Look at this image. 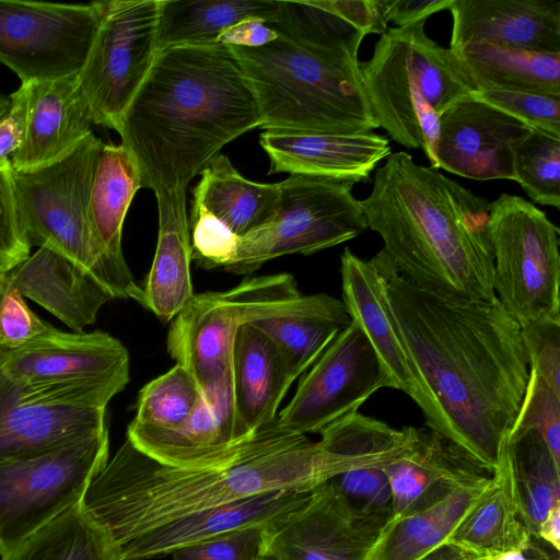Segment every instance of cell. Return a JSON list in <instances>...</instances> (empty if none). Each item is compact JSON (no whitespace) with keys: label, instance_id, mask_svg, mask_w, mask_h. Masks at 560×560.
Masks as SVG:
<instances>
[{"label":"cell","instance_id":"obj_48","mask_svg":"<svg viewBox=\"0 0 560 560\" xmlns=\"http://www.w3.org/2000/svg\"><path fill=\"white\" fill-rule=\"evenodd\" d=\"M453 0H383L387 23L402 27L425 22L431 15L448 10Z\"/></svg>","mask_w":560,"mask_h":560},{"label":"cell","instance_id":"obj_30","mask_svg":"<svg viewBox=\"0 0 560 560\" xmlns=\"http://www.w3.org/2000/svg\"><path fill=\"white\" fill-rule=\"evenodd\" d=\"M448 49L471 92L514 91L560 97V52L488 43Z\"/></svg>","mask_w":560,"mask_h":560},{"label":"cell","instance_id":"obj_36","mask_svg":"<svg viewBox=\"0 0 560 560\" xmlns=\"http://www.w3.org/2000/svg\"><path fill=\"white\" fill-rule=\"evenodd\" d=\"M1 560H120L108 535L80 503L39 528Z\"/></svg>","mask_w":560,"mask_h":560},{"label":"cell","instance_id":"obj_51","mask_svg":"<svg viewBox=\"0 0 560 560\" xmlns=\"http://www.w3.org/2000/svg\"><path fill=\"white\" fill-rule=\"evenodd\" d=\"M537 538L560 551V502L551 508L539 524Z\"/></svg>","mask_w":560,"mask_h":560},{"label":"cell","instance_id":"obj_46","mask_svg":"<svg viewBox=\"0 0 560 560\" xmlns=\"http://www.w3.org/2000/svg\"><path fill=\"white\" fill-rule=\"evenodd\" d=\"M262 527L238 529L176 550L173 560H257L262 550Z\"/></svg>","mask_w":560,"mask_h":560},{"label":"cell","instance_id":"obj_10","mask_svg":"<svg viewBox=\"0 0 560 560\" xmlns=\"http://www.w3.org/2000/svg\"><path fill=\"white\" fill-rule=\"evenodd\" d=\"M354 182L290 174L280 182L273 218L240 237L233 260L223 269L248 275L265 262L291 254L312 255L350 241L368 226L353 192Z\"/></svg>","mask_w":560,"mask_h":560},{"label":"cell","instance_id":"obj_27","mask_svg":"<svg viewBox=\"0 0 560 560\" xmlns=\"http://www.w3.org/2000/svg\"><path fill=\"white\" fill-rule=\"evenodd\" d=\"M384 472L392 491L395 521L455 485L489 471L442 434L429 428H415L409 451L386 466Z\"/></svg>","mask_w":560,"mask_h":560},{"label":"cell","instance_id":"obj_16","mask_svg":"<svg viewBox=\"0 0 560 560\" xmlns=\"http://www.w3.org/2000/svg\"><path fill=\"white\" fill-rule=\"evenodd\" d=\"M389 524L359 515L330 479L264 529L261 555L275 560H372Z\"/></svg>","mask_w":560,"mask_h":560},{"label":"cell","instance_id":"obj_20","mask_svg":"<svg viewBox=\"0 0 560 560\" xmlns=\"http://www.w3.org/2000/svg\"><path fill=\"white\" fill-rule=\"evenodd\" d=\"M15 92L23 108V132L11 158L13 170L27 172L57 162L92 133L78 74L21 83Z\"/></svg>","mask_w":560,"mask_h":560},{"label":"cell","instance_id":"obj_11","mask_svg":"<svg viewBox=\"0 0 560 560\" xmlns=\"http://www.w3.org/2000/svg\"><path fill=\"white\" fill-rule=\"evenodd\" d=\"M0 364L32 392L61 404L106 408L129 382V354L109 334L66 332L49 325L14 348H0Z\"/></svg>","mask_w":560,"mask_h":560},{"label":"cell","instance_id":"obj_19","mask_svg":"<svg viewBox=\"0 0 560 560\" xmlns=\"http://www.w3.org/2000/svg\"><path fill=\"white\" fill-rule=\"evenodd\" d=\"M435 168L476 179L514 180L511 143L532 129L471 95L440 114Z\"/></svg>","mask_w":560,"mask_h":560},{"label":"cell","instance_id":"obj_6","mask_svg":"<svg viewBox=\"0 0 560 560\" xmlns=\"http://www.w3.org/2000/svg\"><path fill=\"white\" fill-rule=\"evenodd\" d=\"M425 22L388 28L361 63L364 92L378 127L397 143L422 149L435 168L440 114L470 95L448 48L424 31Z\"/></svg>","mask_w":560,"mask_h":560},{"label":"cell","instance_id":"obj_50","mask_svg":"<svg viewBox=\"0 0 560 560\" xmlns=\"http://www.w3.org/2000/svg\"><path fill=\"white\" fill-rule=\"evenodd\" d=\"M9 112L0 118V170L11 166V158L21 144L23 132L22 103L13 92Z\"/></svg>","mask_w":560,"mask_h":560},{"label":"cell","instance_id":"obj_43","mask_svg":"<svg viewBox=\"0 0 560 560\" xmlns=\"http://www.w3.org/2000/svg\"><path fill=\"white\" fill-rule=\"evenodd\" d=\"M192 260L206 269H224L234 258L240 236L202 208H191Z\"/></svg>","mask_w":560,"mask_h":560},{"label":"cell","instance_id":"obj_53","mask_svg":"<svg viewBox=\"0 0 560 560\" xmlns=\"http://www.w3.org/2000/svg\"><path fill=\"white\" fill-rule=\"evenodd\" d=\"M537 542L538 538H534L532 545L526 550H510L483 560H535Z\"/></svg>","mask_w":560,"mask_h":560},{"label":"cell","instance_id":"obj_52","mask_svg":"<svg viewBox=\"0 0 560 560\" xmlns=\"http://www.w3.org/2000/svg\"><path fill=\"white\" fill-rule=\"evenodd\" d=\"M421 560H471L466 557L459 549L456 547L444 544L430 553H428Z\"/></svg>","mask_w":560,"mask_h":560},{"label":"cell","instance_id":"obj_35","mask_svg":"<svg viewBox=\"0 0 560 560\" xmlns=\"http://www.w3.org/2000/svg\"><path fill=\"white\" fill-rule=\"evenodd\" d=\"M351 323L345 303L337 299L331 305L317 311L275 315L250 324L272 340L295 381Z\"/></svg>","mask_w":560,"mask_h":560},{"label":"cell","instance_id":"obj_33","mask_svg":"<svg viewBox=\"0 0 560 560\" xmlns=\"http://www.w3.org/2000/svg\"><path fill=\"white\" fill-rule=\"evenodd\" d=\"M280 0H160L159 52L177 46L217 44L230 27L246 19L277 21Z\"/></svg>","mask_w":560,"mask_h":560},{"label":"cell","instance_id":"obj_57","mask_svg":"<svg viewBox=\"0 0 560 560\" xmlns=\"http://www.w3.org/2000/svg\"><path fill=\"white\" fill-rule=\"evenodd\" d=\"M257 560H275L273 558H271L270 556H267V555H260Z\"/></svg>","mask_w":560,"mask_h":560},{"label":"cell","instance_id":"obj_24","mask_svg":"<svg viewBox=\"0 0 560 560\" xmlns=\"http://www.w3.org/2000/svg\"><path fill=\"white\" fill-rule=\"evenodd\" d=\"M259 144L269 158V174H305L336 179L366 180L390 153L386 137L313 135L264 131Z\"/></svg>","mask_w":560,"mask_h":560},{"label":"cell","instance_id":"obj_41","mask_svg":"<svg viewBox=\"0 0 560 560\" xmlns=\"http://www.w3.org/2000/svg\"><path fill=\"white\" fill-rule=\"evenodd\" d=\"M332 481L359 515L377 522H392L393 498L383 468L350 470L332 478Z\"/></svg>","mask_w":560,"mask_h":560},{"label":"cell","instance_id":"obj_49","mask_svg":"<svg viewBox=\"0 0 560 560\" xmlns=\"http://www.w3.org/2000/svg\"><path fill=\"white\" fill-rule=\"evenodd\" d=\"M277 32L259 19H246L228 28L218 43L246 48L261 47L277 38Z\"/></svg>","mask_w":560,"mask_h":560},{"label":"cell","instance_id":"obj_7","mask_svg":"<svg viewBox=\"0 0 560 560\" xmlns=\"http://www.w3.org/2000/svg\"><path fill=\"white\" fill-rule=\"evenodd\" d=\"M103 143L92 132L57 162L27 172L12 168L18 212L31 247H46L63 256L113 299L142 304V288L127 262H117L104 253L90 222V190Z\"/></svg>","mask_w":560,"mask_h":560},{"label":"cell","instance_id":"obj_47","mask_svg":"<svg viewBox=\"0 0 560 560\" xmlns=\"http://www.w3.org/2000/svg\"><path fill=\"white\" fill-rule=\"evenodd\" d=\"M49 325L28 307L20 291L8 282L0 299V348L21 347L44 332Z\"/></svg>","mask_w":560,"mask_h":560},{"label":"cell","instance_id":"obj_26","mask_svg":"<svg viewBox=\"0 0 560 560\" xmlns=\"http://www.w3.org/2000/svg\"><path fill=\"white\" fill-rule=\"evenodd\" d=\"M10 285L74 332L95 323L101 307L113 296L89 273L46 247L30 255L7 273Z\"/></svg>","mask_w":560,"mask_h":560},{"label":"cell","instance_id":"obj_40","mask_svg":"<svg viewBox=\"0 0 560 560\" xmlns=\"http://www.w3.org/2000/svg\"><path fill=\"white\" fill-rule=\"evenodd\" d=\"M535 431L560 467V396L529 368L528 384L508 436Z\"/></svg>","mask_w":560,"mask_h":560},{"label":"cell","instance_id":"obj_17","mask_svg":"<svg viewBox=\"0 0 560 560\" xmlns=\"http://www.w3.org/2000/svg\"><path fill=\"white\" fill-rule=\"evenodd\" d=\"M393 268L383 249L363 260L346 247L340 257L342 302L375 351L387 387L407 394L422 411L427 427L436 432L435 405L412 363L388 301Z\"/></svg>","mask_w":560,"mask_h":560},{"label":"cell","instance_id":"obj_1","mask_svg":"<svg viewBox=\"0 0 560 560\" xmlns=\"http://www.w3.org/2000/svg\"><path fill=\"white\" fill-rule=\"evenodd\" d=\"M388 301L438 412L436 432L493 472L529 378L522 328L498 298L429 293L395 267Z\"/></svg>","mask_w":560,"mask_h":560},{"label":"cell","instance_id":"obj_15","mask_svg":"<svg viewBox=\"0 0 560 560\" xmlns=\"http://www.w3.org/2000/svg\"><path fill=\"white\" fill-rule=\"evenodd\" d=\"M387 383L377 355L352 322L304 373L276 422L293 434L319 433L332 422L359 411Z\"/></svg>","mask_w":560,"mask_h":560},{"label":"cell","instance_id":"obj_38","mask_svg":"<svg viewBox=\"0 0 560 560\" xmlns=\"http://www.w3.org/2000/svg\"><path fill=\"white\" fill-rule=\"evenodd\" d=\"M514 180L536 203L560 208V138L530 130L511 143Z\"/></svg>","mask_w":560,"mask_h":560},{"label":"cell","instance_id":"obj_31","mask_svg":"<svg viewBox=\"0 0 560 560\" xmlns=\"http://www.w3.org/2000/svg\"><path fill=\"white\" fill-rule=\"evenodd\" d=\"M491 475L482 472L466 479L392 521L372 560H421L446 544L487 490Z\"/></svg>","mask_w":560,"mask_h":560},{"label":"cell","instance_id":"obj_5","mask_svg":"<svg viewBox=\"0 0 560 560\" xmlns=\"http://www.w3.org/2000/svg\"><path fill=\"white\" fill-rule=\"evenodd\" d=\"M277 34L261 47L229 46L255 95L259 128L338 136L380 128L362 83L361 45H323Z\"/></svg>","mask_w":560,"mask_h":560},{"label":"cell","instance_id":"obj_45","mask_svg":"<svg viewBox=\"0 0 560 560\" xmlns=\"http://www.w3.org/2000/svg\"><path fill=\"white\" fill-rule=\"evenodd\" d=\"M30 249L18 212L11 165L0 170V275L25 260Z\"/></svg>","mask_w":560,"mask_h":560},{"label":"cell","instance_id":"obj_37","mask_svg":"<svg viewBox=\"0 0 560 560\" xmlns=\"http://www.w3.org/2000/svg\"><path fill=\"white\" fill-rule=\"evenodd\" d=\"M508 443L527 524L537 538L539 524L560 502V467L535 431L508 436Z\"/></svg>","mask_w":560,"mask_h":560},{"label":"cell","instance_id":"obj_56","mask_svg":"<svg viewBox=\"0 0 560 560\" xmlns=\"http://www.w3.org/2000/svg\"><path fill=\"white\" fill-rule=\"evenodd\" d=\"M8 287L7 273L0 275V299Z\"/></svg>","mask_w":560,"mask_h":560},{"label":"cell","instance_id":"obj_3","mask_svg":"<svg viewBox=\"0 0 560 560\" xmlns=\"http://www.w3.org/2000/svg\"><path fill=\"white\" fill-rule=\"evenodd\" d=\"M259 126L249 82L231 48L217 43L159 52L117 132L141 187L156 194L186 191L226 143Z\"/></svg>","mask_w":560,"mask_h":560},{"label":"cell","instance_id":"obj_44","mask_svg":"<svg viewBox=\"0 0 560 560\" xmlns=\"http://www.w3.org/2000/svg\"><path fill=\"white\" fill-rule=\"evenodd\" d=\"M521 328L529 368L560 396V319L536 320Z\"/></svg>","mask_w":560,"mask_h":560},{"label":"cell","instance_id":"obj_23","mask_svg":"<svg viewBox=\"0 0 560 560\" xmlns=\"http://www.w3.org/2000/svg\"><path fill=\"white\" fill-rule=\"evenodd\" d=\"M448 48L488 43L560 52L559 0H453Z\"/></svg>","mask_w":560,"mask_h":560},{"label":"cell","instance_id":"obj_22","mask_svg":"<svg viewBox=\"0 0 560 560\" xmlns=\"http://www.w3.org/2000/svg\"><path fill=\"white\" fill-rule=\"evenodd\" d=\"M308 491L278 490L210 508L151 529L118 547L120 560H150L248 527L268 528L299 506Z\"/></svg>","mask_w":560,"mask_h":560},{"label":"cell","instance_id":"obj_21","mask_svg":"<svg viewBox=\"0 0 560 560\" xmlns=\"http://www.w3.org/2000/svg\"><path fill=\"white\" fill-rule=\"evenodd\" d=\"M108 430L106 408L65 405L27 389L0 364V462Z\"/></svg>","mask_w":560,"mask_h":560},{"label":"cell","instance_id":"obj_32","mask_svg":"<svg viewBox=\"0 0 560 560\" xmlns=\"http://www.w3.org/2000/svg\"><path fill=\"white\" fill-rule=\"evenodd\" d=\"M191 208H202L243 237L269 222L280 201V185L242 176L222 153L200 172Z\"/></svg>","mask_w":560,"mask_h":560},{"label":"cell","instance_id":"obj_8","mask_svg":"<svg viewBox=\"0 0 560 560\" xmlns=\"http://www.w3.org/2000/svg\"><path fill=\"white\" fill-rule=\"evenodd\" d=\"M336 300L327 293L302 295L287 272L247 277L232 289L195 294L171 322L167 351L202 388L231 366L233 342L243 325L317 311Z\"/></svg>","mask_w":560,"mask_h":560},{"label":"cell","instance_id":"obj_2","mask_svg":"<svg viewBox=\"0 0 560 560\" xmlns=\"http://www.w3.org/2000/svg\"><path fill=\"white\" fill-rule=\"evenodd\" d=\"M375 467L341 440L311 441L273 423L231 457L194 468L170 466L128 439L90 481L80 505L118 548L166 523L270 491H310L343 472Z\"/></svg>","mask_w":560,"mask_h":560},{"label":"cell","instance_id":"obj_29","mask_svg":"<svg viewBox=\"0 0 560 560\" xmlns=\"http://www.w3.org/2000/svg\"><path fill=\"white\" fill-rule=\"evenodd\" d=\"M159 233L142 305L162 322L172 319L195 295L190 276L192 250L186 191L156 192Z\"/></svg>","mask_w":560,"mask_h":560},{"label":"cell","instance_id":"obj_12","mask_svg":"<svg viewBox=\"0 0 560 560\" xmlns=\"http://www.w3.org/2000/svg\"><path fill=\"white\" fill-rule=\"evenodd\" d=\"M109 459L108 430L0 462V556L80 503Z\"/></svg>","mask_w":560,"mask_h":560},{"label":"cell","instance_id":"obj_54","mask_svg":"<svg viewBox=\"0 0 560 560\" xmlns=\"http://www.w3.org/2000/svg\"><path fill=\"white\" fill-rule=\"evenodd\" d=\"M535 560H559V552L548 544L538 539Z\"/></svg>","mask_w":560,"mask_h":560},{"label":"cell","instance_id":"obj_42","mask_svg":"<svg viewBox=\"0 0 560 560\" xmlns=\"http://www.w3.org/2000/svg\"><path fill=\"white\" fill-rule=\"evenodd\" d=\"M470 95L533 130L560 138V97L514 91H478Z\"/></svg>","mask_w":560,"mask_h":560},{"label":"cell","instance_id":"obj_9","mask_svg":"<svg viewBox=\"0 0 560 560\" xmlns=\"http://www.w3.org/2000/svg\"><path fill=\"white\" fill-rule=\"evenodd\" d=\"M488 230L493 289L504 308L521 326L560 319L559 229L546 212L504 192L490 202Z\"/></svg>","mask_w":560,"mask_h":560},{"label":"cell","instance_id":"obj_18","mask_svg":"<svg viewBox=\"0 0 560 560\" xmlns=\"http://www.w3.org/2000/svg\"><path fill=\"white\" fill-rule=\"evenodd\" d=\"M241 430L235 412L231 366L202 387L188 418L172 429L129 423L127 438L163 464L194 468L228 459L252 436Z\"/></svg>","mask_w":560,"mask_h":560},{"label":"cell","instance_id":"obj_25","mask_svg":"<svg viewBox=\"0 0 560 560\" xmlns=\"http://www.w3.org/2000/svg\"><path fill=\"white\" fill-rule=\"evenodd\" d=\"M522 505L508 439L490 483L446 544L471 560L526 550L534 540Z\"/></svg>","mask_w":560,"mask_h":560},{"label":"cell","instance_id":"obj_28","mask_svg":"<svg viewBox=\"0 0 560 560\" xmlns=\"http://www.w3.org/2000/svg\"><path fill=\"white\" fill-rule=\"evenodd\" d=\"M238 425L250 435L277 420V410L294 380L272 340L252 324L236 332L231 358Z\"/></svg>","mask_w":560,"mask_h":560},{"label":"cell","instance_id":"obj_13","mask_svg":"<svg viewBox=\"0 0 560 560\" xmlns=\"http://www.w3.org/2000/svg\"><path fill=\"white\" fill-rule=\"evenodd\" d=\"M96 4L100 25L78 81L92 122L117 131L159 55L160 0Z\"/></svg>","mask_w":560,"mask_h":560},{"label":"cell","instance_id":"obj_55","mask_svg":"<svg viewBox=\"0 0 560 560\" xmlns=\"http://www.w3.org/2000/svg\"><path fill=\"white\" fill-rule=\"evenodd\" d=\"M11 106L10 95L0 94V118L4 116Z\"/></svg>","mask_w":560,"mask_h":560},{"label":"cell","instance_id":"obj_34","mask_svg":"<svg viewBox=\"0 0 560 560\" xmlns=\"http://www.w3.org/2000/svg\"><path fill=\"white\" fill-rule=\"evenodd\" d=\"M140 188V172L129 151L121 143H103L91 184L89 215L100 246L120 264L126 262L121 250L124 221Z\"/></svg>","mask_w":560,"mask_h":560},{"label":"cell","instance_id":"obj_4","mask_svg":"<svg viewBox=\"0 0 560 560\" xmlns=\"http://www.w3.org/2000/svg\"><path fill=\"white\" fill-rule=\"evenodd\" d=\"M360 206L397 272L416 287L454 300L497 298L485 197L398 151L376 168Z\"/></svg>","mask_w":560,"mask_h":560},{"label":"cell","instance_id":"obj_14","mask_svg":"<svg viewBox=\"0 0 560 560\" xmlns=\"http://www.w3.org/2000/svg\"><path fill=\"white\" fill-rule=\"evenodd\" d=\"M98 25L96 1L65 4L0 0V62L21 83L78 74Z\"/></svg>","mask_w":560,"mask_h":560},{"label":"cell","instance_id":"obj_39","mask_svg":"<svg viewBox=\"0 0 560 560\" xmlns=\"http://www.w3.org/2000/svg\"><path fill=\"white\" fill-rule=\"evenodd\" d=\"M202 393L195 376L176 363L141 388L133 423L152 429H172L185 421Z\"/></svg>","mask_w":560,"mask_h":560}]
</instances>
